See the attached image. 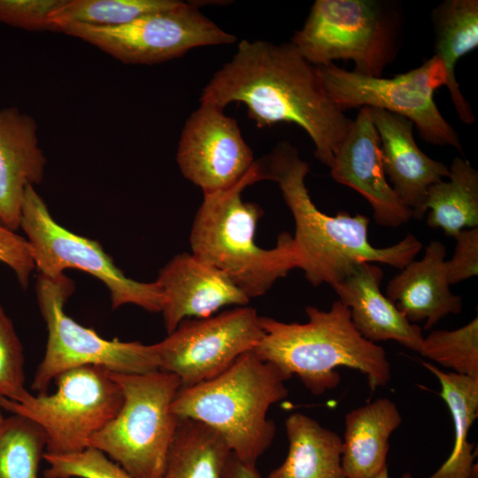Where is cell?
<instances>
[{"instance_id":"7","label":"cell","mask_w":478,"mask_h":478,"mask_svg":"<svg viewBox=\"0 0 478 478\" xmlns=\"http://www.w3.org/2000/svg\"><path fill=\"white\" fill-rule=\"evenodd\" d=\"M123 394L117 415L89 440L135 478H160L179 419L171 405L181 388L173 374L109 372Z\"/></svg>"},{"instance_id":"10","label":"cell","mask_w":478,"mask_h":478,"mask_svg":"<svg viewBox=\"0 0 478 478\" xmlns=\"http://www.w3.org/2000/svg\"><path fill=\"white\" fill-rule=\"evenodd\" d=\"M317 69L327 95L343 112L361 107L385 110L411 120L427 143L462 151L458 133L434 100L435 91L446 85L443 65L436 57L390 79L358 74L334 63Z\"/></svg>"},{"instance_id":"30","label":"cell","mask_w":478,"mask_h":478,"mask_svg":"<svg viewBox=\"0 0 478 478\" xmlns=\"http://www.w3.org/2000/svg\"><path fill=\"white\" fill-rule=\"evenodd\" d=\"M44 478H135L101 451L88 447L69 454L44 452Z\"/></svg>"},{"instance_id":"11","label":"cell","mask_w":478,"mask_h":478,"mask_svg":"<svg viewBox=\"0 0 478 478\" xmlns=\"http://www.w3.org/2000/svg\"><path fill=\"white\" fill-rule=\"evenodd\" d=\"M20 227L31 247L40 275L57 278L68 268L96 277L110 292L112 309L135 305L150 312H161L164 297L158 283L141 282L127 277L95 241L71 232L58 224L34 186L24 194Z\"/></svg>"},{"instance_id":"35","label":"cell","mask_w":478,"mask_h":478,"mask_svg":"<svg viewBox=\"0 0 478 478\" xmlns=\"http://www.w3.org/2000/svg\"><path fill=\"white\" fill-rule=\"evenodd\" d=\"M226 478H261V476L256 466L243 463L231 452L227 466Z\"/></svg>"},{"instance_id":"20","label":"cell","mask_w":478,"mask_h":478,"mask_svg":"<svg viewBox=\"0 0 478 478\" xmlns=\"http://www.w3.org/2000/svg\"><path fill=\"white\" fill-rule=\"evenodd\" d=\"M446 248L431 241L420 260H412L388 282L386 297L411 322L432 328L449 314L462 310V297L450 289L445 268Z\"/></svg>"},{"instance_id":"18","label":"cell","mask_w":478,"mask_h":478,"mask_svg":"<svg viewBox=\"0 0 478 478\" xmlns=\"http://www.w3.org/2000/svg\"><path fill=\"white\" fill-rule=\"evenodd\" d=\"M47 164L37 123L16 107L0 110V221L16 231L27 186L42 182Z\"/></svg>"},{"instance_id":"4","label":"cell","mask_w":478,"mask_h":478,"mask_svg":"<svg viewBox=\"0 0 478 478\" xmlns=\"http://www.w3.org/2000/svg\"><path fill=\"white\" fill-rule=\"evenodd\" d=\"M265 181L258 160L234 186L204 194L190 232L192 254L225 274L250 299L264 295L274 282L299 267V258L288 232L276 245L263 249L255 243L261 207L243 200L245 188Z\"/></svg>"},{"instance_id":"24","label":"cell","mask_w":478,"mask_h":478,"mask_svg":"<svg viewBox=\"0 0 478 478\" xmlns=\"http://www.w3.org/2000/svg\"><path fill=\"white\" fill-rule=\"evenodd\" d=\"M422 365L441 384L440 396L453 420L454 443L451 455L438 470L428 478H474L473 443L467 441L470 427L478 415V379L453 372H443L427 361Z\"/></svg>"},{"instance_id":"25","label":"cell","mask_w":478,"mask_h":478,"mask_svg":"<svg viewBox=\"0 0 478 478\" xmlns=\"http://www.w3.org/2000/svg\"><path fill=\"white\" fill-rule=\"evenodd\" d=\"M231 450L214 429L179 419L160 478H226Z\"/></svg>"},{"instance_id":"3","label":"cell","mask_w":478,"mask_h":478,"mask_svg":"<svg viewBox=\"0 0 478 478\" xmlns=\"http://www.w3.org/2000/svg\"><path fill=\"white\" fill-rule=\"evenodd\" d=\"M305 312V323L260 316L264 335L253 351L290 378L297 375L315 396L339 385L341 376L335 369L340 366L361 372L372 390L389 382L385 350L358 333L341 301H335L328 311L308 305Z\"/></svg>"},{"instance_id":"33","label":"cell","mask_w":478,"mask_h":478,"mask_svg":"<svg viewBox=\"0 0 478 478\" xmlns=\"http://www.w3.org/2000/svg\"><path fill=\"white\" fill-rule=\"evenodd\" d=\"M456 246L450 260H445L450 285L478 274V227L463 229L455 237Z\"/></svg>"},{"instance_id":"23","label":"cell","mask_w":478,"mask_h":478,"mask_svg":"<svg viewBox=\"0 0 478 478\" xmlns=\"http://www.w3.org/2000/svg\"><path fill=\"white\" fill-rule=\"evenodd\" d=\"M435 57L446 73V85L459 118L466 124L475 120L473 110L458 83L455 67L463 56L478 47V1L445 0L432 12Z\"/></svg>"},{"instance_id":"5","label":"cell","mask_w":478,"mask_h":478,"mask_svg":"<svg viewBox=\"0 0 478 478\" xmlns=\"http://www.w3.org/2000/svg\"><path fill=\"white\" fill-rule=\"evenodd\" d=\"M289 378L252 350L218 376L180 388L171 412L178 419H191L212 428L240 461L256 466L276 432L267 412L288 397L285 382Z\"/></svg>"},{"instance_id":"34","label":"cell","mask_w":478,"mask_h":478,"mask_svg":"<svg viewBox=\"0 0 478 478\" xmlns=\"http://www.w3.org/2000/svg\"><path fill=\"white\" fill-rule=\"evenodd\" d=\"M0 262L14 272L23 289L28 286L35 262L27 240L6 227L0 225Z\"/></svg>"},{"instance_id":"29","label":"cell","mask_w":478,"mask_h":478,"mask_svg":"<svg viewBox=\"0 0 478 478\" xmlns=\"http://www.w3.org/2000/svg\"><path fill=\"white\" fill-rule=\"evenodd\" d=\"M420 354L453 373L478 379V318L453 330H434Z\"/></svg>"},{"instance_id":"14","label":"cell","mask_w":478,"mask_h":478,"mask_svg":"<svg viewBox=\"0 0 478 478\" xmlns=\"http://www.w3.org/2000/svg\"><path fill=\"white\" fill-rule=\"evenodd\" d=\"M176 162L181 174L205 194L236 184L255 159L237 121L224 109L200 104L185 121Z\"/></svg>"},{"instance_id":"26","label":"cell","mask_w":478,"mask_h":478,"mask_svg":"<svg viewBox=\"0 0 478 478\" xmlns=\"http://www.w3.org/2000/svg\"><path fill=\"white\" fill-rule=\"evenodd\" d=\"M448 181L431 185L425 202L427 223L455 237L461 230L478 227V172L464 158L449 166Z\"/></svg>"},{"instance_id":"19","label":"cell","mask_w":478,"mask_h":478,"mask_svg":"<svg viewBox=\"0 0 478 478\" xmlns=\"http://www.w3.org/2000/svg\"><path fill=\"white\" fill-rule=\"evenodd\" d=\"M382 278L379 266L361 262L331 287L349 308L351 321L363 337L374 343L393 340L420 353L424 338L421 328L411 323L382 293Z\"/></svg>"},{"instance_id":"12","label":"cell","mask_w":478,"mask_h":478,"mask_svg":"<svg viewBox=\"0 0 478 478\" xmlns=\"http://www.w3.org/2000/svg\"><path fill=\"white\" fill-rule=\"evenodd\" d=\"M203 4L185 2L120 26L70 25L59 32L83 40L124 64L153 65L180 58L194 48L235 42L234 35L199 11Z\"/></svg>"},{"instance_id":"15","label":"cell","mask_w":478,"mask_h":478,"mask_svg":"<svg viewBox=\"0 0 478 478\" xmlns=\"http://www.w3.org/2000/svg\"><path fill=\"white\" fill-rule=\"evenodd\" d=\"M329 168L337 183L351 188L367 200L378 225L397 227L412 218L386 178L380 137L369 107L358 109Z\"/></svg>"},{"instance_id":"28","label":"cell","mask_w":478,"mask_h":478,"mask_svg":"<svg viewBox=\"0 0 478 478\" xmlns=\"http://www.w3.org/2000/svg\"><path fill=\"white\" fill-rule=\"evenodd\" d=\"M46 438L42 429L19 414L5 418L0 430V478H38Z\"/></svg>"},{"instance_id":"9","label":"cell","mask_w":478,"mask_h":478,"mask_svg":"<svg viewBox=\"0 0 478 478\" xmlns=\"http://www.w3.org/2000/svg\"><path fill=\"white\" fill-rule=\"evenodd\" d=\"M109 372L97 366L74 367L54 379L55 393L29 394L20 402L0 397V408L37 424L45 435V452H79L123 404L121 389Z\"/></svg>"},{"instance_id":"27","label":"cell","mask_w":478,"mask_h":478,"mask_svg":"<svg viewBox=\"0 0 478 478\" xmlns=\"http://www.w3.org/2000/svg\"><path fill=\"white\" fill-rule=\"evenodd\" d=\"M184 4L180 0H63L51 13L50 22L58 32L70 25L116 27Z\"/></svg>"},{"instance_id":"8","label":"cell","mask_w":478,"mask_h":478,"mask_svg":"<svg viewBox=\"0 0 478 478\" xmlns=\"http://www.w3.org/2000/svg\"><path fill=\"white\" fill-rule=\"evenodd\" d=\"M73 290V281L65 274L54 279L38 275L36 298L47 326L48 340L31 385L34 391L47 393L58 374L82 366H97L121 374L159 370L154 344L107 340L69 317L64 306Z\"/></svg>"},{"instance_id":"16","label":"cell","mask_w":478,"mask_h":478,"mask_svg":"<svg viewBox=\"0 0 478 478\" xmlns=\"http://www.w3.org/2000/svg\"><path fill=\"white\" fill-rule=\"evenodd\" d=\"M156 281L164 297L161 312L167 335L183 320L208 318L224 306H245L250 301L225 274L192 253L174 256Z\"/></svg>"},{"instance_id":"31","label":"cell","mask_w":478,"mask_h":478,"mask_svg":"<svg viewBox=\"0 0 478 478\" xmlns=\"http://www.w3.org/2000/svg\"><path fill=\"white\" fill-rule=\"evenodd\" d=\"M24 363L21 342L0 305V397L20 402L30 394L25 387Z\"/></svg>"},{"instance_id":"37","label":"cell","mask_w":478,"mask_h":478,"mask_svg":"<svg viewBox=\"0 0 478 478\" xmlns=\"http://www.w3.org/2000/svg\"><path fill=\"white\" fill-rule=\"evenodd\" d=\"M4 420H5V418H4V416H3L2 412H1V410H0V430L3 428V425L4 423Z\"/></svg>"},{"instance_id":"2","label":"cell","mask_w":478,"mask_h":478,"mask_svg":"<svg viewBox=\"0 0 478 478\" xmlns=\"http://www.w3.org/2000/svg\"><path fill=\"white\" fill-rule=\"evenodd\" d=\"M264 179L278 184L295 220L293 241L299 267L314 287L342 281L361 262L380 263L403 269L414 260L421 242L407 234L396 244L377 248L368 241L370 220L366 215L341 212L329 216L313 204L305 185L310 171L297 149L290 143H278L258 159Z\"/></svg>"},{"instance_id":"36","label":"cell","mask_w":478,"mask_h":478,"mask_svg":"<svg viewBox=\"0 0 478 478\" xmlns=\"http://www.w3.org/2000/svg\"><path fill=\"white\" fill-rule=\"evenodd\" d=\"M374 478H389L388 467L383 468ZM401 478H413L411 474L405 473Z\"/></svg>"},{"instance_id":"1","label":"cell","mask_w":478,"mask_h":478,"mask_svg":"<svg viewBox=\"0 0 478 478\" xmlns=\"http://www.w3.org/2000/svg\"><path fill=\"white\" fill-rule=\"evenodd\" d=\"M199 101L221 109L243 104L258 127L299 126L312 141L316 158L328 167L352 122L327 95L317 66L290 42L242 40Z\"/></svg>"},{"instance_id":"6","label":"cell","mask_w":478,"mask_h":478,"mask_svg":"<svg viewBox=\"0 0 478 478\" xmlns=\"http://www.w3.org/2000/svg\"><path fill=\"white\" fill-rule=\"evenodd\" d=\"M401 20L389 1L316 0L289 42L315 66L351 60L354 73L382 77L398 52Z\"/></svg>"},{"instance_id":"32","label":"cell","mask_w":478,"mask_h":478,"mask_svg":"<svg viewBox=\"0 0 478 478\" xmlns=\"http://www.w3.org/2000/svg\"><path fill=\"white\" fill-rule=\"evenodd\" d=\"M63 0H0V22L27 31L58 29L50 22Z\"/></svg>"},{"instance_id":"21","label":"cell","mask_w":478,"mask_h":478,"mask_svg":"<svg viewBox=\"0 0 478 478\" xmlns=\"http://www.w3.org/2000/svg\"><path fill=\"white\" fill-rule=\"evenodd\" d=\"M401 422L397 405L386 397L348 412L342 439L345 478H374L385 468L390 436Z\"/></svg>"},{"instance_id":"22","label":"cell","mask_w":478,"mask_h":478,"mask_svg":"<svg viewBox=\"0 0 478 478\" xmlns=\"http://www.w3.org/2000/svg\"><path fill=\"white\" fill-rule=\"evenodd\" d=\"M289 450L267 478H345L342 438L308 415L294 412L285 420Z\"/></svg>"},{"instance_id":"17","label":"cell","mask_w":478,"mask_h":478,"mask_svg":"<svg viewBox=\"0 0 478 478\" xmlns=\"http://www.w3.org/2000/svg\"><path fill=\"white\" fill-rule=\"evenodd\" d=\"M369 109L380 137L386 178L411 210L412 218L421 220L427 212L425 202L428 188L448 178L449 166L429 158L419 148L411 120L385 110Z\"/></svg>"},{"instance_id":"13","label":"cell","mask_w":478,"mask_h":478,"mask_svg":"<svg viewBox=\"0 0 478 478\" xmlns=\"http://www.w3.org/2000/svg\"><path fill=\"white\" fill-rule=\"evenodd\" d=\"M263 335L260 316L252 307L183 320L154 344L159 371L177 375L181 388L195 386L223 373L239 356L254 350Z\"/></svg>"}]
</instances>
